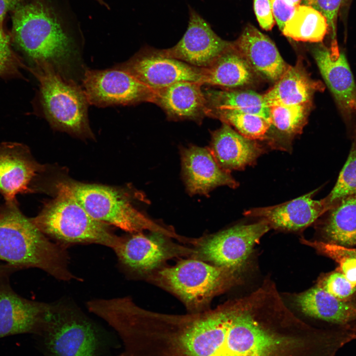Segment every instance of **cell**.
<instances>
[{
  "instance_id": "1",
  "label": "cell",
  "mask_w": 356,
  "mask_h": 356,
  "mask_svg": "<svg viewBox=\"0 0 356 356\" xmlns=\"http://www.w3.org/2000/svg\"><path fill=\"white\" fill-rule=\"evenodd\" d=\"M338 351L335 332L299 318L270 282L191 315L176 347L177 356H335Z\"/></svg>"
},
{
  "instance_id": "2",
  "label": "cell",
  "mask_w": 356,
  "mask_h": 356,
  "mask_svg": "<svg viewBox=\"0 0 356 356\" xmlns=\"http://www.w3.org/2000/svg\"><path fill=\"white\" fill-rule=\"evenodd\" d=\"M12 12V35L17 45L36 65H49L71 79L80 54L52 5L46 0H32Z\"/></svg>"
},
{
  "instance_id": "3",
  "label": "cell",
  "mask_w": 356,
  "mask_h": 356,
  "mask_svg": "<svg viewBox=\"0 0 356 356\" xmlns=\"http://www.w3.org/2000/svg\"><path fill=\"white\" fill-rule=\"evenodd\" d=\"M33 336L43 356H115L121 348L114 331L67 301L46 303L43 326Z\"/></svg>"
},
{
  "instance_id": "4",
  "label": "cell",
  "mask_w": 356,
  "mask_h": 356,
  "mask_svg": "<svg viewBox=\"0 0 356 356\" xmlns=\"http://www.w3.org/2000/svg\"><path fill=\"white\" fill-rule=\"evenodd\" d=\"M8 203L0 214V260L19 269H41L60 280L78 279L69 269L65 248L51 241L14 203Z\"/></svg>"
},
{
  "instance_id": "5",
  "label": "cell",
  "mask_w": 356,
  "mask_h": 356,
  "mask_svg": "<svg viewBox=\"0 0 356 356\" xmlns=\"http://www.w3.org/2000/svg\"><path fill=\"white\" fill-rule=\"evenodd\" d=\"M239 272L191 258L156 270L150 279L177 296L189 313H196L208 309L215 297L237 285Z\"/></svg>"
},
{
  "instance_id": "6",
  "label": "cell",
  "mask_w": 356,
  "mask_h": 356,
  "mask_svg": "<svg viewBox=\"0 0 356 356\" xmlns=\"http://www.w3.org/2000/svg\"><path fill=\"white\" fill-rule=\"evenodd\" d=\"M56 188V197L38 216L30 219L34 225L65 248L76 244H97L113 250L120 236L113 233L108 225L91 217L59 183Z\"/></svg>"
},
{
  "instance_id": "7",
  "label": "cell",
  "mask_w": 356,
  "mask_h": 356,
  "mask_svg": "<svg viewBox=\"0 0 356 356\" xmlns=\"http://www.w3.org/2000/svg\"><path fill=\"white\" fill-rule=\"evenodd\" d=\"M40 83V101L44 116L52 127L80 137H91L83 90L46 64L31 69Z\"/></svg>"
},
{
  "instance_id": "8",
  "label": "cell",
  "mask_w": 356,
  "mask_h": 356,
  "mask_svg": "<svg viewBox=\"0 0 356 356\" xmlns=\"http://www.w3.org/2000/svg\"><path fill=\"white\" fill-rule=\"evenodd\" d=\"M58 183L91 217L101 222L131 233L146 230L160 232L177 239L179 237L171 229L160 226L135 209L127 197L114 188L71 180Z\"/></svg>"
},
{
  "instance_id": "9",
  "label": "cell",
  "mask_w": 356,
  "mask_h": 356,
  "mask_svg": "<svg viewBox=\"0 0 356 356\" xmlns=\"http://www.w3.org/2000/svg\"><path fill=\"white\" fill-rule=\"evenodd\" d=\"M270 229L262 220L235 225L198 239L191 257L239 272L255 246Z\"/></svg>"
},
{
  "instance_id": "10",
  "label": "cell",
  "mask_w": 356,
  "mask_h": 356,
  "mask_svg": "<svg viewBox=\"0 0 356 356\" xmlns=\"http://www.w3.org/2000/svg\"><path fill=\"white\" fill-rule=\"evenodd\" d=\"M120 236L113 249L120 264L137 274L152 273L167 261L180 256L191 257L194 249L173 242L170 237L156 231Z\"/></svg>"
},
{
  "instance_id": "11",
  "label": "cell",
  "mask_w": 356,
  "mask_h": 356,
  "mask_svg": "<svg viewBox=\"0 0 356 356\" xmlns=\"http://www.w3.org/2000/svg\"><path fill=\"white\" fill-rule=\"evenodd\" d=\"M83 87L89 104L98 107L151 102L153 93L129 73L117 67L86 70Z\"/></svg>"
},
{
  "instance_id": "12",
  "label": "cell",
  "mask_w": 356,
  "mask_h": 356,
  "mask_svg": "<svg viewBox=\"0 0 356 356\" xmlns=\"http://www.w3.org/2000/svg\"><path fill=\"white\" fill-rule=\"evenodd\" d=\"M320 72L336 102L349 135L356 139V84L346 57L332 41L330 48L320 45L313 50Z\"/></svg>"
},
{
  "instance_id": "13",
  "label": "cell",
  "mask_w": 356,
  "mask_h": 356,
  "mask_svg": "<svg viewBox=\"0 0 356 356\" xmlns=\"http://www.w3.org/2000/svg\"><path fill=\"white\" fill-rule=\"evenodd\" d=\"M153 90L175 83L190 81L201 84L203 68L196 67L164 54L161 50L140 51L118 67Z\"/></svg>"
},
{
  "instance_id": "14",
  "label": "cell",
  "mask_w": 356,
  "mask_h": 356,
  "mask_svg": "<svg viewBox=\"0 0 356 356\" xmlns=\"http://www.w3.org/2000/svg\"><path fill=\"white\" fill-rule=\"evenodd\" d=\"M187 30L174 46L161 50L166 55L193 66H210L232 43L222 40L212 29L209 23L189 7Z\"/></svg>"
},
{
  "instance_id": "15",
  "label": "cell",
  "mask_w": 356,
  "mask_h": 356,
  "mask_svg": "<svg viewBox=\"0 0 356 356\" xmlns=\"http://www.w3.org/2000/svg\"><path fill=\"white\" fill-rule=\"evenodd\" d=\"M11 274H0V338L40 332L44 325L46 303L25 299L9 283Z\"/></svg>"
},
{
  "instance_id": "16",
  "label": "cell",
  "mask_w": 356,
  "mask_h": 356,
  "mask_svg": "<svg viewBox=\"0 0 356 356\" xmlns=\"http://www.w3.org/2000/svg\"><path fill=\"white\" fill-rule=\"evenodd\" d=\"M317 190L279 205L252 208L243 214L266 222L270 228L300 231L313 223L327 210L323 199H313Z\"/></svg>"
},
{
  "instance_id": "17",
  "label": "cell",
  "mask_w": 356,
  "mask_h": 356,
  "mask_svg": "<svg viewBox=\"0 0 356 356\" xmlns=\"http://www.w3.org/2000/svg\"><path fill=\"white\" fill-rule=\"evenodd\" d=\"M183 179L190 195H207L219 186L235 188L238 183L222 169L210 150L195 145L180 149Z\"/></svg>"
},
{
  "instance_id": "18",
  "label": "cell",
  "mask_w": 356,
  "mask_h": 356,
  "mask_svg": "<svg viewBox=\"0 0 356 356\" xmlns=\"http://www.w3.org/2000/svg\"><path fill=\"white\" fill-rule=\"evenodd\" d=\"M44 169L23 145L0 143V192L8 203H13L17 194L31 191V182Z\"/></svg>"
},
{
  "instance_id": "19",
  "label": "cell",
  "mask_w": 356,
  "mask_h": 356,
  "mask_svg": "<svg viewBox=\"0 0 356 356\" xmlns=\"http://www.w3.org/2000/svg\"><path fill=\"white\" fill-rule=\"evenodd\" d=\"M292 301L305 314L356 333V302L338 299L317 285L293 295Z\"/></svg>"
},
{
  "instance_id": "20",
  "label": "cell",
  "mask_w": 356,
  "mask_h": 356,
  "mask_svg": "<svg viewBox=\"0 0 356 356\" xmlns=\"http://www.w3.org/2000/svg\"><path fill=\"white\" fill-rule=\"evenodd\" d=\"M209 150L219 165L228 172L253 165L266 150L257 140L243 136L224 122L212 132Z\"/></svg>"
},
{
  "instance_id": "21",
  "label": "cell",
  "mask_w": 356,
  "mask_h": 356,
  "mask_svg": "<svg viewBox=\"0 0 356 356\" xmlns=\"http://www.w3.org/2000/svg\"><path fill=\"white\" fill-rule=\"evenodd\" d=\"M233 45L253 71L269 81H277L288 66L273 42L251 25L245 27Z\"/></svg>"
},
{
  "instance_id": "22",
  "label": "cell",
  "mask_w": 356,
  "mask_h": 356,
  "mask_svg": "<svg viewBox=\"0 0 356 356\" xmlns=\"http://www.w3.org/2000/svg\"><path fill=\"white\" fill-rule=\"evenodd\" d=\"M199 82L183 81L153 90L151 102L173 120L198 121L208 115L207 100Z\"/></svg>"
},
{
  "instance_id": "23",
  "label": "cell",
  "mask_w": 356,
  "mask_h": 356,
  "mask_svg": "<svg viewBox=\"0 0 356 356\" xmlns=\"http://www.w3.org/2000/svg\"><path fill=\"white\" fill-rule=\"evenodd\" d=\"M324 85L312 79L301 62L288 65L274 86L263 94L268 105H310L313 94L322 91Z\"/></svg>"
},
{
  "instance_id": "24",
  "label": "cell",
  "mask_w": 356,
  "mask_h": 356,
  "mask_svg": "<svg viewBox=\"0 0 356 356\" xmlns=\"http://www.w3.org/2000/svg\"><path fill=\"white\" fill-rule=\"evenodd\" d=\"M320 218L318 228L324 242L346 247L356 245V196L337 202Z\"/></svg>"
},
{
  "instance_id": "25",
  "label": "cell",
  "mask_w": 356,
  "mask_h": 356,
  "mask_svg": "<svg viewBox=\"0 0 356 356\" xmlns=\"http://www.w3.org/2000/svg\"><path fill=\"white\" fill-rule=\"evenodd\" d=\"M253 79V70L233 45L208 67L203 68L201 84L234 88L248 85Z\"/></svg>"
},
{
  "instance_id": "26",
  "label": "cell",
  "mask_w": 356,
  "mask_h": 356,
  "mask_svg": "<svg viewBox=\"0 0 356 356\" xmlns=\"http://www.w3.org/2000/svg\"><path fill=\"white\" fill-rule=\"evenodd\" d=\"M208 115L222 111H236L262 116L271 123L269 107L264 95L252 90L207 89Z\"/></svg>"
},
{
  "instance_id": "27",
  "label": "cell",
  "mask_w": 356,
  "mask_h": 356,
  "mask_svg": "<svg viewBox=\"0 0 356 356\" xmlns=\"http://www.w3.org/2000/svg\"><path fill=\"white\" fill-rule=\"evenodd\" d=\"M309 107L307 104H273L269 106L271 127L279 134L274 149L292 150V139L302 131L307 122Z\"/></svg>"
},
{
  "instance_id": "28",
  "label": "cell",
  "mask_w": 356,
  "mask_h": 356,
  "mask_svg": "<svg viewBox=\"0 0 356 356\" xmlns=\"http://www.w3.org/2000/svg\"><path fill=\"white\" fill-rule=\"evenodd\" d=\"M329 29L326 18L313 8L299 5L285 23L283 34L297 41L321 42Z\"/></svg>"
},
{
  "instance_id": "29",
  "label": "cell",
  "mask_w": 356,
  "mask_h": 356,
  "mask_svg": "<svg viewBox=\"0 0 356 356\" xmlns=\"http://www.w3.org/2000/svg\"><path fill=\"white\" fill-rule=\"evenodd\" d=\"M211 116L233 127L243 136L252 140L267 142L271 123L267 119L254 114L236 111H222Z\"/></svg>"
},
{
  "instance_id": "30",
  "label": "cell",
  "mask_w": 356,
  "mask_h": 356,
  "mask_svg": "<svg viewBox=\"0 0 356 356\" xmlns=\"http://www.w3.org/2000/svg\"><path fill=\"white\" fill-rule=\"evenodd\" d=\"M356 196V139L353 140L348 159L334 187L323 198L327 209L339 200Z\"/></svg>"
},
{
  "instance_id": "31",
  "label": "cell",
  "mask_w": 356,
  "mask_h": 356,
  "mask_svg": "<svg viewBox=\"0 0 356 356\" xmlns=\"http://www.w3.org/2000/svg\"><path fill=\"white\" fill-rule=\"evenodd\" d=\"M316 285L334 297L343 301H349L356 292V286L338 269L324 276Z\"/></svg>"
},
{
  "instance_id": "32",
  "label": "cell",
  "mask_w": 356,
  "mask_h": 356,
  "mask_svg": "<svg viewBox=\"0 0 356 356\" xmlns=\"http://www.w3.org/2000/svg\"><path fill=\"white\" fill-rule=\"evenodd\" d=\"M345 0H303L304 5L311 6L321 13L335 36L336 23L340 7Z\"/></svg>"
},
{
  "instance_id": "33",
  "label": "cell",
  "mask_w": 356,
  "mask_h": 356,
  "mask_svg": "<svg viewBox=\"0 0 356 356\" xmlns=\"http://www.w3.org/2000/svg\"><path fill=\"white\" fill-rule=\"evenodd\" d=\"M20 62L13 51L9 38L4 30L0 32V76L12 74L17 71Z\"/></svg>"
},
{
  "instance_id": "34",
  "label": "cell",
  "mask_w": 356,
  "mask_h": 356,
  "mask_svg": "<svg viewBox=\"0 0 356 356\" xmlns=\"http://www.w3.org/2000/svg\"><path fill=\"white\" fill-rule=\"evenodd\" d=\"M254 8L260 26L267 31L270 30L275 21L269 0H254Z\"/></svg>"
},
{
  "instance_id": "35",
  "label": "cell",
  "mask_w": 356,
  "mask_h": 356,
  "mask_svg": "<svg viewBox=\"0 0 356 356\" xmlns=\"http://www.w3.org/2000/svg\"><path fill=\"white\" fill-rule=\"evenodd\" d=\"M275 22L281 31L285 23L292 17L296 7L286 0H269Z\"/></svg>"
},
{
  "instance_id": "36",
  "label": "cell",
  "mask_w": 356,
  "mask_h": 356,
  "mask_svg": "<svg viewBox=\"0 0 356 356\" xmlns=\"http://www.w3.org/2000/svg\"><path fill=\"white\" fill-rule=\"evenodd\" d=\"M23 0H0V32L3 31V22L7 12L13 11Z\"/></svg>"
},
{
  "instance_id": "37",
  "label": "cell",
  "mask_w": 356,
  "mask_h": 356,
  "mask_svg": "<svg viewBox=\"0 0 356 356\" xmlns=\"http://www.w3.org/2000/svg\"><path fill=\"white\" fill-rule=\"evenodd\" d=\"M331 244L333 248L338 251L354 256L356 258V248L346 247L334 245L333 244Z\"/></svg>"
},
{
  "instance_id": "38",
  "label": "cell",
  "mask_w": 356,
  "mask_h": 356,
  "mask_svg": "<svg viewBox=\"0 0 356 356\" xmlns=\"http://www.w3.org/2000/svg\"><path fill=\"white\" fill-rule=\"evenodd\" d=\"M13 268L7 264H0V274L11 273Z\"/></svg>"
},
{
  "instance_id": "39",
  "label": "cell",
  "mask_w": 356,
  "mask_h": 356,
  "mask_svg": "<svg viewBox=\"0 0 356 356\" xmlns=\"http://www.w3.org/2000/svg\"><path fill=\"white\" fill-rule=\"evenodd\" d=\"M302 0H286V1L291 5L297 7L300 5Z\"/></svg>"
},
{
  "instance_id": "40",
  "label": "cell",
  "mask_w": 356,
  "mask_h": 356,
  "mask_svg": "<svg viewBox=\"0 0 356 356\" xmlns=\"http://www.w3.org/2000/svg\"><path fill=\"white\" fill-rule=\"evenodd\" d=\"M96 0L97 2H98L100 4H101L104 6H105L107 7H108L107 4L103 1V0Z\"/></svg>"
},
{
  "instance_id": "41",
  "label": "cell",
  "mask_w": 356,
  "mask_h": 356,
  "mask_svg": "<svg viewBox=\"0 0 356 356\" xmlns=\"http://www.w3.org/2000/svg\"></svg>"
},
{
  "instance_id": "42",
  "label": "cell",
  "mask_w": 356,
  "mask_h": 356,
  "mask_svg": "<svg viewBox=\"0 0 356 356\" xmlns=\"http://www.w3.org/2000/svg\"><path fill=\"white\" fill-rule=\"evenodd\" d=\"M3 274V273H2Z\"/></svg>"
}]
</instances>
